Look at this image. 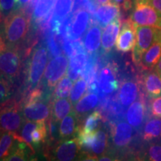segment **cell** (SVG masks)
Segmentation results:
<instances>
[{"label": "cell", "mask_w": 161, "mask_h": 161, "mask_svg": "<svg viewBox=\"0 0 161 161\" xmlns=\"http://www.w3.org/2000/svg\"><path fill=\"white\" fill-rule=\"evenodd\" d=\"M74 7V0H57L52 14V31L61 35L62 25L70 17Z\"/></svg>", "instance_id": "obj_13"}, {"label": "cell", "mask_w": 161, "mask_h": 161, "mask_svg": "<svg viewBox=\"0 0 161 161\" xmlns=\"http://www.w3.org/2000/svg\"><path fill=\"white\" fill-rule=\"evenodd\" d=\"M50 105L43 98V92L33 89L25 98L23 114L25 119L35 122H46L50 116Z\"/></svg>", "instance_id": "obj_2"}, {"label": "cell", "mask_w": 161, "mask_h": 161, "mask_svg": "<svg viewBox=\"0 0 161 161\" xmlns=\"http://www.w3.org/2000/svg\"><path fill=\"white\" fill-rule=\"evenodd\" d=\"M148 161H161V145L153 143L148 149Z\"/></svg>", "instance_id": "obj_37"}, {"label": "cell", "mask_w": 161, "mask_h": 161, "mask_svg": "<svg viewBox=\"0 0 161 161\" xmlns=\"http://www.w3.org/2000/svg\"><path fill=\"white\" fill-rule=\"evenodd\" d=\"M91 24V15L86 9H79L70 16L62 25L61 35L70 40H80Z\"/></svg>", "instance_id": "obj_3"}, {"label": "cell", "mask_w": 161, "mask_h": 161, "mask_svg": "<svg viewBox=\"0 0 161 161\" xmlns=\"http://www.w3.org/2000/svg\"><path fill=\"white\" fill-rule=\"evenodd\" d=\"M79 126L77 125V114L72 112L61 120L58 129V134L60 139H69L78 133Z\"/></svg>", "instance_id": "obj_24"}, {"label": "cell", "mask_w": 161, "mask_h": 161, "mask_svg": "<svg viewBox=\"0 0 161 161\" xmlns=\"http://www.w3.org/2000/svg\"><path fill=\"white\" fill-rule=\"evenodd\" d=\"M21 4L19 0H1V12L4 17L19 9Z\"/></svg>", "instance_id": "obj_36"}, {"label": "cell", "mask_w": 161, "mask_h": 161, "mask_svg": "<svg viewBox=\"0 0 161 161\" xmlns=\"http://www.w3.org/2000/svg\"><path fill=\"white\" fill-rule=\"evenodd\" d=\"M102 27L93 22L91 23L83 39V45L90 55H97L102 44Z\"/></svg>", "instance_id": "obj_17"}, {"label": "cell", "mask_w": 161, "mask_h": 161, "mask_svg": "<svg viewBox=\"0 0 161 161\" xmlns=\"http://www.w3.org/2000/svg\"><path fill=\"white\" fill-rule=\"evenodd\" d=\"M110 0H92V5H104L109 3Z\"/></svg>", "instance_id": "obj_45"}, {"label": "cell", "mask_w": 161, "mask_h": 161, "mask_svg": "<svg viewBox=\"0 0 161 161\" xmlns=\"http://www.w3.org/2000/svg\"><path fill=\"white\" fill-rule=\"evenodd\" d=\"M47 134L45 122H38L37 127L31 134L32 146H38L45 141Z\"/></svg>", "instance_id": "obj_35"}, {"label": "cell", "mask_w": 161, "mask_h": 161, "mask_svg": "<svg viewBox=\"0 0 161 161\" xmlns=\"http://www.w3.org/2000/svg\"><path fill=\"white\" fill-rule=\"evenodd\" d=\"M86 54L87 52L84 47L69 57L67 76L71 78L72 81L77 80L83 73L84 68L88 61Z\"/></svg>", "instance_id": "obj_18"}, {"label": "cell", "mask_w": 161, "mask_h": 161, "mask_svg": "<svg viewBox=\"0 0 161 161\" xmlns=\"http://www.w3.org/2000/svg\"><path fill=\"white\" fill-rule=\"evenodd\" d=\"M144 86L150 97L157 98L161 95V76L156 70L146 74L144 77Z\"/></svg>", "instance_id": "obj_27"}, {"label": "cell", "mask_w": 161, "mask_h": 161, "mask_svg": "<svg viewBox=\"0 0 161 161\" xmlns=\"http://www.w3.org/2000/svg\"><path fill=\"white\" fill-rule=\"evenodd\" d=\"M128 0H111V3L116 4L118 5H123Z\"/></svg>", "instance_id": "obj_46"}, {"label": "cell", "mask_w": 161, "mask_h": 161, "mask_svg": "<svg viewBox=\"0 0 161 161\" xmlns=\"http://www.w3.org/2000/svg\"><path fill=\"white\" fill-rule=\"evenodd\" d=\"M72 89V80L67 75L60 79L55 86L53 92L54 98H66L70 95Z\"/></svg>", "instance_id": "obj_31"}, {"label": "cell", "mask_w": 161, "mask_h": 161, "mask_svg": "<svg viewBox=\"0 0 161 161\" xmlns=\"http://www.w3.org/2000/svg\"><path fill=\"white\" fill-rule=\"evenodd\" d=\"M72 102L66 98H54L52 104V118L56 122H60L72 111Z\"/></svg>", "instance_id": "obj_25"}, {"label": "cell", "mask_w": 161, "mask_h": 161, "mask_svg": "<svg viewBox=\"0 0 161 161\" xmlns=\"http://www.w3.org/2000/svg\"><path fill=\"white\" fill-rule=\"evenodd\" d=\"M99 103V98L96 92H89L82 97L75 104V113L77 116H82L96 108Z\"/></svg>", "instance_id": "obj_26"}, {"label": "cell", "mask_w": 161, "mask_h": 161, "mask_svg": "<svg viewBox=\"0 0 161 161\" xmlns=\"http://www.w3.org/2000/svg\"><path fill=\"white\" fill-rule=\"evenodd\" d=\"M30 19L25 12L17 10L4 20V43L11 47L21 43L29 30ZM3 41V40H2Z\"/></svg>", "instance_id": "obj_1"}, {"label": "cell", "mask_w": 161, "mask_h": 161, "mask_svg": "<svg viewBox=\"0 0 161 161\" xmlns=\"http://www.w3.org/2000/svg\"><path fill=\"white\" fill-rule=\"evenodd\" d=\"M148 2L161 15V0H148Z\"/></svg>", "instance_id": "obj_42"}, {"label": "cell", "mask_w": 161, "mask_h": 161, "mask_svg": "<svg viewBox=\"0 0 161 161\" xmlns=\"http://www.w3.org/2000/svg\"><path fill=\"white\" fill-rule=\"evenodd\" d=\"M145 116V103L142 98L132 103L126 113V119L133 128H138L142 124Z\"/></svg>", "instance_id": "obj_20"}, {"label": "cell", "mask_w": 161, "mask_h": 161, "mask_svg": "<svg viewBox=\"0 0 161 161\" xmlns=\"http://www.w3.org/2000/svg\"><path fill=\"white\" fill-rule=\"evenodd\" d=\"M88 88L87 81L83 77H80L76 80L74 84L72 89L69 95V98L72 103L75 104L86 93V90Z\"/></svg>", "instance_id": "obj_32"}, {"label": "cell", "mask_w": 161, "mask_h": 161, "mask_svg": "<svg viewBox=\"0 0 161 161\" xmlns=\"http://www.w3.org/2000/svg\"><path fill=\"white\" fill-rule=\"evenodd\" d=\"M161 58V40H156L142 55L140 65L145 69H151L158 63Z\"/></svg>", "instance_id": "obj_23"}, {"label": "cell", "mask_w": 161, "mask_h": 161, "mask_svg": "<svg viewBox=\"0 0 161 161\" xmlns=\"http://www.w3.org/2000/svg\"><path fill=\"white\" fill-rule=\"evenodd\" d=\"M117 72L115 64H107L99 70L98 78V89L104 95H110L119 88Z\"/></svg>", "instance_id": "obj_12"}, {"label": "cell", "mask_w": 161, "mask_h": 161, "mask_svg": "<svg viewBox=\"0 0 161 161\" xmlns=\"http://www.w3.org/2000/svg\"><path fill=\"white\" fill-rule=\"evenodd\" d=\"M21 59L15 47L7 46L4 42L1 43L0 66L2 76L6 79L14 80L19 72Z\"/></svg>", "instance_id": "obj_6"}, {"label": "cell", "mask_w": 161, "mask_h": 161, "mask_svg": "<svg viewBox=\"0 0 161 161\" xmlns=\"http://www.w3.org/2000/svg\"><path fill=\"white\" fill-rule=\"evenodd\" d=\"M57 0H37L32 14V19L36 23L49 22L54 4Z\"/></svg>", "instance_id": "obj_21"}, {"label": "cell", "mask_w": 161, "mask_h": 161, "mask_svg": "<svg viewBox=\"0 0 161 161\" xmlns=\"http://www.w3.org/2000/svg\"><path fill=\"white\" fill-rule=\"evenodd\" d=\"M111 133L114 146L118 148H123L131 142L134 136V129L129 123L120 122L116 125H112Z\"/></svg>", "instance_id": "obj_15"}, {"label": "cell", "mask_w": 161, "mask_h": 161, "mask_svg": "<svg viewBox=\"0 0 161 161\" xmlns=\"http://www.w3.org/2000/svg\"><path fill=\"white\" fill-rule=\"evenodd\" d=\"M77 137L61 139L52 147L48 161H75L80 154Z\"/></svg>", "instance_id": "obj_8"}, {"label": "cell", "mask_w": 161, "mask_h": 161, "mask_svg": "<svg viewBox=\"0 0 161 161\" xmlns=\"http://www.w3.org/2000/svg\"><path fill=\"white\" fill-rule=\"evenodd\" d=\"M1 130L17 134L23 122L19 106L15 101L10 100L2 103Z\"/></svg>", "instance_id": "obj_10"}, {"label": "cell", "mask_w": 161, "mask_h": 161, "mask_svg": "<svg viewBox=\"0 0 161 161\" xmlns=\"http://www.w3.org/2000/svg\"><path fill=\"white\" fill-rule=\"evenodd\" d=\"M156 71L158 72L159 73V75H160V76H161V58H160V60H159L158 61V64H157V66H156Z\"/></svg>", "instance_id": "obj_47"}, {"label": "cell", "mask_w": 161, "mask_h": 161, "mask_svg": "<svg viewBox=\"0 0 161 161\" xmlns=\"http://www.w3.org/2000/svg\"><path fill=\"white\" fill-rule=\"evenodd\" d=\"M135 1H137V0H135Z\"/></svg>", "instance_id": "obj_50"}, {"label": "cell", "mask_w": 161, "mask_h": 161, "mask_svg": "<svg viewBox=\"0 0 161 161\" xmlns=\"http://www.w3.org/2000/svg\"><path fill=\"white\" fill-rule=\"evenodd\" d=\"M121 21L119 17L104 28L102 36V49L104 53H108L114 48L119 35Z\"/></svg>", "instance_id": "obj_19"}, {"label": "cell", "mask_w": 161, "mask_h": 161, "mask_svg": "<svg viewBox=\"0 0 161 161\" xmlns=\"http://www.w3.org/2000/svg\"><path fill=\"white\" fill-rule=\"evenodd\" d=\"M28 161H44V160L43 158H41V157L39 155H37V154H34V155L32 154L31 157L29 159V160Z\"/></svg>", "instance_id": "obj_44"}, {"label": "cell", "mask_w": 161, "mask_h": 161, "mask_svg": "<svg viewBox=\"0 0 161 161\" xmlns=\"http://www.w3.org/2000/svg\"><path fill=\"white\" fill-rule=\"evenodd\" d=\"M160 40H161V27L160 29Z\"/></svg>", "instance_id": "obj_49"}, {"label": "cell", "mask_w": 161, "mask_h": 161, "mask_svg": "<svg viewBox=\"0 0 161 161\" xmlns=\"http://www.w3.org/2000/svg\"><path fill=\"white\" fill-rule=\"evenodd\" d=\"M69 68V60L66 55H59L49 62L46 66L44 78L46 86L53 88L58 81L64 77Z\"/></svg>", "instance_id": "obj_11"}, {"label": "cell", "mask_w": 161, "mask_h": 161, "mask_svg": "<svg viewBox=\"0 0 161 161\" xmlns=\"http://www.w3.org/2000/svg\"><path fill=\"white\" fill-rule=\"evenodd\" d=\"M130 20L135 26H150L160 29L161 15L148 0L135 1Z\"/></svg>", "instance_id": "obj_4"}, {"label": "cell", "mask_w": 161, "mask_h": 161, "mask_svg": "<svg viewBox=\"0 0 161 161\" xmlns=\"http://www.w3.org/2000/svg\"><path fill=\"white\" fill-rule=\"evenodd\" d=\"M98 161H120L119 159H117L115 157H114L110 154H102L100 157Z\"/></svg>", "instance_id": "obj_43"}, {"label": "cell", "mask_w": 161, "mask_h": 161, "mask_svg": "<svg viewBox=\"0 0 161 161\" xmlns=\"http://www.w3.org/2000/svg\"><path fill=\"white\" fill-rule=\"evenodd\" d=\"M10 93L9 80L4 78L1 77V102H3L6 98L8 97Z\"/></svg>", "instance_id": "obj_40"}, {"label": "cell", "mask_w": 161, "mask_h": 161, "mask_svg": "<svg viewBox=\"0 0 161 161\" xmlns=\"http://www.w3.org/2000/svg\"><path fill=\"white\" fill-rule=\"evenodd\" d=\"M161 136V119L154 118L148 120L144 126L143 139L150 141Z\"/></svg>", "instance_id": "obj_30"}, {"label": "cell", "mask_w": 161, "mask_h": 161, "mask_svg": "<svg viewBox=\"0 0 161 161\" xmlns=\"http://www.w3.org/2000/svg\"><path fill=\"white\" fill-rule=\"evenodd\" d=\"M29 149L31 151L29 147L25 142H19L16 148H14L10 155L1 161H28Z\"/></svg>", "instance_id": "obj_33"}, {"label": "cell", "mask_w": 161, "mask_h": 161, "mask_svg": "<svg viewBox=\"0 0 161 161\" xmlns=\"http://www.w3.org/2000/svg\"><path fill=\"white\" fill-rule=\"evenodd\" d=\"M53 32V31H52ZM52 32H49L46 35V40H47V46L52 56H58L60 55V50L58 48L57 42L54 37Z\"/></svg>", "instance_id": "obj_38"}, {"label": "cell", "mask_w": 161, "mask_h": 161, "mask_svg": "<svg viewBox=\"0 0 161 161\" xmlns=\"http://www.w3.org/2000/svg\"><path fill=\"white\" fill-rule=\"evenodd\" d=\"M75 161H98L97 156L88 152H82Z\"/></svg>", "instance_id": "obj_41"}, {"label": "cell", "mask_w": 161, "mask_h": 161, "mask_svg": "<svg viewBox=\"0 0 161 161\" xmlns=\"http://www.w3.org/2000/svg\"><path fill=\"white\" fill-rule=\"evenodd\" d=\"M37 123L38 122H33V121H26L22 127L21 130H20L19 136L21 138L22 142H25L29 147L32 153H35V151H34L33 146L31 143V134L37 127Z\"/></svg>", "instance_id": "obj_34"}, {"label": "cell", "mask_w": 161, "mask_h": 161, "mask_svg": "<svg viewBox=\"0 0 161 161\" xmlns=\"http://www.w3.org/2000/svg\"><path fill=\"white\" fill-rule=\"evenodd\" d=\"M139 87L134 81L127 80L122 84L119 90L118 98L124 107L130 106L135 102L138 96Z\"/></svg>", "instance_id": "obj_22"}, {"label": "cell", "mask_w": 161, "mask_h": 161, "mask_svg": "<svg viewBox=\"0 0 161 161\" xmlns=\"http://www.w3.org/2000/svg\"><path fill=\"white\" fill-rule=\"evenodd\" d=\"M152 114L155 117L161 119V96L154 98L152 101Z\"/></svg>", "instance_id": "obj_39"}, {"label": "cell", "mask_w": 161, "mask_h": 161, "mask_svg": "<svg viewBox=\"0 0 161 161\" xmlns=\"http://www.w3.org/2000/svg\"><path fill=\"white\" fill-rule=\"evenodd\" d=\"M119 5L114 3H107L98 7L93 11L94 22L97 23L102 28L106 27L108 24L119 17Z\"/></svg>", "instance_id": "obj_16"}, {"label": "cell", "mask_w": 161, "mask_h": 161, "mask_svg": "<svg viewBox=\"0 0 161 161\" xmlns=\"http://www.w3.org/2000/svg\"><path fill=\"white\" fill-rule=\"evenodd\" d=\"M18 134L8 131H2L0 140V158L1 160L7 158L14 150V140H17Z\"/></svg>", "instance_id": "obj_28"}, {"label": "cell", "mask_w": 161, "mask_h": 161, "mask_svg": "<svg viewBox=\"0 0 161 161\" xmlns=\"http://www.w3.org/2000/svg\"><path fill=\"white\" fill-rule=\"evenodd\" d=\"M49 60L48 49L40 44L33 50L28 67L27 82L30 87L37 85L41 81Z\"/></svg>", "instance_id": "obj_5"}, {"label": "cell", "mask_w": 161, "mask_h": 161, "mask_svg": "<svg viewBox=\"0 0 161 161\" xmlns=\"http://www.w3.org/2000/svg\"><path fill=\"white\" fill-rule=\"evenodd\" d=\"M30 1H31V0H19L20 4H21V6L27 5V4L29 3Z\"/></svg>", "instance_id": "obj_48"}, {"label": "cell", "mask_w": 161, "mask_h": 161, "mask_svg": "<svg viewBox=\"0 0 161 161\" xmlns=\"http://www.w3.org/2000/svg\"><path fill=\"white\" fill-rule=\"evenodd\" d=\"M136 41L133 50V60L140 64L141 58L156 40L160 39V29L150 26H136Z\"/></svg>", "instance_id": "obj_7"}, {"label": "cell", "mask_w": 161, "mask_h": 161, "mask_svg": "<svg viewBox=\"0 0 161 161\" xmlns=\"http://www.w3.org/2000/svg\"><path fill=\"white\" fill-rule=\"evenodd\" d=\"M102 120V116L101 115L100 112L96 110V111L91 113L86 116L82 126L79 127V128H78V131L85 133V134L95 132L98 130L100 122Z\"/></svg>", "instance_id": "obj_29"}, {"label": "cell", "mask_w": 161, "mask_h": 161, "mask_svg": "<svg viewBox=\"0 0 161 161\" xmlns=\"http://www.w3.org/2000/svg\"><path fill=\"white\" fill-rule=\"evenodd\" d=\"M136 41V26L131 20L122 23V29L116 43V49L121 52H128L134 48Z\"/></svg>", "instance_id": "obj_14"}, {"label": "cell", "mask_w": 161, "mask_h": 161, "mask_svg": "<svg viewBox=\"0 0 161 161\" xmlns=\"http://www.w3.org/2000/svg\"><path fill=\"white\" fill-rule=\"evenodd\" d=\"M77 138L81 148L92 154L102 156L106 152L108 136L104 130H97L90 134L78 131Z\"/></svg>", "instance_id": "obj_9"}]
</instances>
